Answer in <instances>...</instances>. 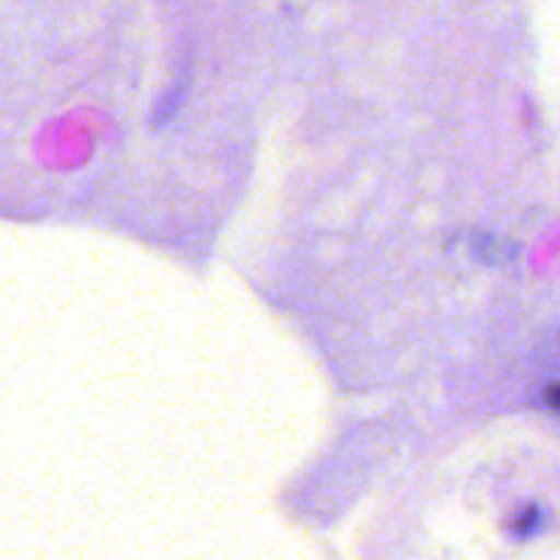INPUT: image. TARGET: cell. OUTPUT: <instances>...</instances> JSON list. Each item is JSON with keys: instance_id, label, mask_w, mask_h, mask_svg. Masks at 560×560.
I'll return each instance as SVG.
<instances>
[{"instance_id": "obj_1", "label": "cell", "mask_w": 560, "mask_h": 560, "mask_svg": "<svg viewBox=\"0 0 560 560\" xmlns=\"http://www.w3.org/2000/svg\"><path fill=\"white\" fill-rule=\"evenodd\" d=\"M536 528H539V509L528 506L517 517V525H514V534H517V536H530Z\"/></svg>"}, {"instance_id": "obj_2", "label": "cell", "mask_w": 560, "mask_h": 560, "mask_svg": "<svg viewBox=\"0 0 560 560\" xmlns=\"http://www.w3.org/2000/svg\"><path fill=\"white\" fill-rule=\"evenodd\" d=\"M545 399H547V405H550V408L556 410V413H560V383H556V386L547 388Z\"/></svg>"}]
</instances>
